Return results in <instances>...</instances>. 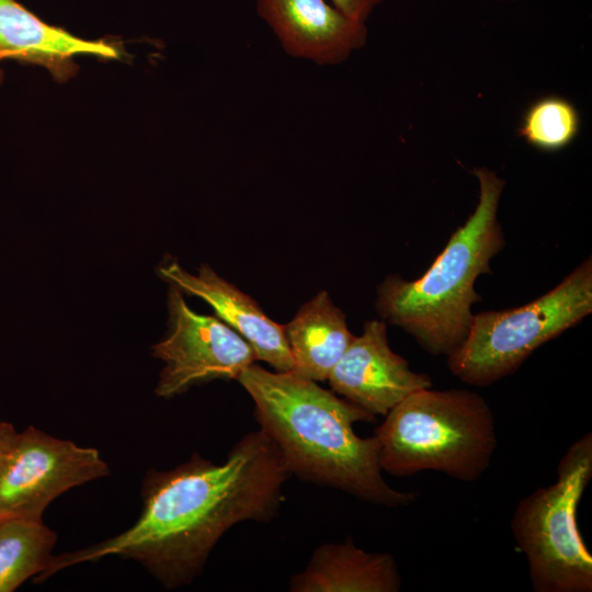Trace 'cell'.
Wrapping results in <instances>:
<instances>
[{"mask_svg":"<svg viewBox=\"0 0 592 592\" xmlns=\"http://www.w3.org/2000/svg\"><path fill=\"white\" fill-rule=\"evenodd\" d=\"M289 476L281 451L261 429L241 437L220 464L193 454L171 470L152 469L144 478L143 509L130 527L86 548L53 555L35 582L78 563L117 556L139 562L168 589L189 584L231 526L276 515Z\"/></svg>","mask_w":592,"mask_h":592,"instance_id":"cell-1","label":"cell"},{"mask_svg":"<svg viewBox=\"0 0 592 592\" xmlns=\"http://www.w3.org/2000/svg\"><path fill=\"white\" fill-rule=\"evenodd\" d=\"M254 402L260 429L273 440L291 473L386 508L407 506L415 493L383 477L375 436L360 437L354 423L375 415L293 371L253 363L237 379Z\"/></svg>","mask_w":592,"mask_h":592,"instance_id":"cell-2","label":"cell"},{"mask_svg":"<svg viewBox=\"0 0 592 592\" xmlns=\"http://www.w3.org/2000/svg\"><path fill=\"white\" fill-rule=\"evenodd\" d=\"M473 173L479 182L478 204L426 272L413 281L392 274L377 287L382 320L403 329L433 355L448 356L466 339L471 306L481 300L475 282L492 272L490 261L505 244L498 219L505 181L483 167Z\"/></svg>","mask_w":592,"mask_h":592,"instance_id":"cell-3","label":"cell"},{"mask_svg":"<svg viewBox=\"0 0 592 592\" xmlns=\"http://www.w3.org/2000/svg\"><path fill=\"white\" fill-rule=\"evenodd\" d=\"M375 430L383 471L411 476L434 470L473 482L489 468L498 445L493 412L479 394L417 390Z\"/></svg>","mask_w":592,"mask_h":592,"instance_id":"cell-4","label":"cell"},{"mask_svg":"<svg viewBox=\"0 0 592 592\" xmlns=\"http://www.w3.org/2000/svg\"><path fill=\"white\" fill-rule=\"evenodd\" d=\"M592 478V434L576 440L558 463L557 480L520 500L511 520L535 592H591L592 556L577 512Z\"/></svg>","mask_w":592,"mask_h":592,"instance_id":"cell-5","label":"cell"},{"mask_svg":"<svg viewBox=\"0 0 592 592\" xmlns=\"http://www.w3.org/2000/svg\"><path fill=\"white\" fill-rule=\"evenodd\" d=\"M592 312V260L531 303L474 315L462 344L447 356L451 373L474 386H489L514 373L538 346Z\"/></svg>","mask_w":592,"mask_h":592,"instance_id":"cell-6","label":"cell"},{"mask_svg":"<svg viewBox=\"0 0 592 592\" xmlns=\"http://www.w3.org/2000/svg\"><path fill=\"white\" fill-rule=\"evenodd\" d=\"M183 295L169 284L168 333L151 346L152 356L164 363L155 389L161 398L215 379L237 380L258 361L239 333L216 316L194 311Z\"/></svg>","mask_w":592,"mask_h":592,"instance_id":"cell-7","label":"cell"},{"mask_svg":"<svg viewBox=\"0 0 592 592\" xmlns=\"http://www.w3.org/2000/svg\"><path fill=\"white\" fill-rule=\"evenodd\" d=\"M109 475L98 449L27 426L18 433L0 469V522L42 520L57 497Z\"/></svg>","mask_w":592,"mask_h":592,"instance_id":"cell-8","label":"cell"},{"mask_svg":"<svg viewBox=\"0 0 592 592\" xmlns=\"http://www.w3.org/2000/svg\"><path fill=\"white\" fill-rule=\"evenodd\" d=\"M332 390L373 415H386L410 394L432 387L431 378L413 372L389 346L387 323L369 320L330 372Z\"/></svg>","mask_w":592,"mask_h":592,"instance_id":"cell-9","label":"cell"},{"mask_svg":"<svg viewBox=\"0 0 592 592\" xmlns=\"http://www.w3.org/2000/svg\"><path fill=\"white\" fill-rule=\"evenodd\" d=\"M255 5L259 16L293 58L335 66L367 42L366 24L326 0H255Z\"/></svg>","mask_w":592,"mask_h":592,"instance_id":"cell-10","label":"cell"},{"mask_svg":"<svg viewBox=\"0 0 592 592\" xmlns=\"http://www.w3.org/2000/svg\"><path fill=\"white\" fill-rule=\"evenodd\" d=\"M157 273L183 294L206 301L216 317L252 346L258 361L265 362L276 372L294 371L283 325L269 318L252 297L219 276L209 265L202 264L193 274L177 261H170L161 264Z\"/></svg>","mask_w":592,"mask_h":592,"instance_id":"cell-11","label":"cell"},{"mask_svg":"<svg viewBox=\"0 0 592 592\" xmlns=\"http://www.w3.org/2000/svg\"><path fill=\"white\" fill-rule=\"evenodd\" d=\"M80 54L121 58V48L104 39L87 41L47 24L16 0H0V61L16 60L46 68L64 82L77 72Z\"/></svg>","mask_w":592,"mask_h":592,"instance_id":"cell-12","label":"cell"},{"mask_svg":"<svg viewBox=\"0 0 592 592\" xmlns=\"http://www.w3.org/2000/svg\"><path fill=\"white\" fill-rule=\"evenodd\" d=\"M401 577L388 553H368L351 537L319 546L289 580L293 592H397Z\"/></svg>","mask_w":592,"mask_h":592,"instance_id":"cell-13","label":"cell"},{"mask_svg":"<svg viewBox=\"0 0 592 592\" xmlns=\"http://www.w3.org/2000/svg\"><path fill=\"white\" fill-rule=\"evenodd\" d=\"M283 329L294 361L293 372L315 382L328 379L355 337L344 312L326 291L305 303Z\"/></svg>","mask_w":592,"mask_h":592,"instance_id":"cell-14","label":"cell"},{"mask_svg":"<svg viewBox=\"0 0 592 592\" xmlns=\"http://www.w3.org/2000/svg\"><path fill=\"white\" fill-rule=\"evenodd\" d=\"M57 534L42 520L0 522V592L15 591L48 566Z\"/></svg>","mask_w":592,"mask_h":592,"instance_id":"cell-15","label":"cell"},{"mask_svg":"<svg viewBox=\"0 0 592 592\" xmlns=\"http://www.w3.org/2000/svg\"><path fill=\"white\" fill-rule=\"evenodd\" d=\"M580 127L581 117L574 104L565 98L548 95L528 105L517 135L540 151L554 152L572 144Z\"/></svg>","mask_w":592,"mask_h":592,"instance_id":"cell-16","label":"cell"},{"mask_svg":"<svg viewBox=\"0 0 592 592\" xmlns=\"http://www.w3.org/2000/svg\"><path fill=\"white\" fill-rule=\"evenodd\" d=\"M383 1L384 0H330L331 4L343 14L364 23L374 9Z\"/></svg>","mask_w":592,"mask_h":592,"instance_id":"cell-17","label":"cell"},{"mask_svg":"<svg viewBox=\"0 0 592 592\" xmlns=\"http://www.w3.org/2000/svg\"><path fill=\"white\" fill-rule=\"evenodd\" d=\"M18 433L12 423L0 421V469L15 442Z\"/></svg>","mask_w":592,"mask_h":592,"instance_id":"cell-18","label":"cell"},{"mask_svg":"<svg viewBox=\"0 0 592 592\" xmlns=\"http://www.w3.org/2000/svg\"><path fill=\"white\" fill-rule=\"evenodd\" d=\"M2 80H3V71H2V69L0 68V86H1V83H2Z\"/></svg>","mask_w":592,"mask_h":592,"instance_id":"cell-19","label":"cell"}]
</instances>
